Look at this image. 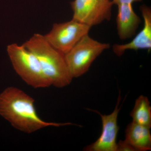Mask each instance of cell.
I'll use <instances>...</instances> for the list:
<instances>
[{"instance_id":"6da1fadb","label":"cell","mask_w":151,"mask_h":151,"mask_svg":"<svg viewBox=\"0 0 151 151\" xmlns=\"http://www.w3.org/2000/svg\"><path fill=\"white\" fill-rule=\"evenodd\" d=\"M33 98L21 89L10 86L0 94V115L17 129L31 134L49 127L73 125L43 121L37 115Z\"/></svg>"},{"instance_id":"7a4b0ae2","label":"cell","mask_w":151,"mask_h":151,"mask_svg":"<svg viewBox=\"0 0 151 151\" xmlns=\"http://www.w3.org/2000/svg\"><path fill=\"white\" fill-rule=\"evenodd\" d=\"M23 45L36 57L51 85L63 88L70 84L73 78L68 67L65 55L52 46L44 35L35 34Z\"/></svg>"},{"instance_id":"3957f363","label":"cell","mask_w":151,"mask_h":151,"mask_svg":"<svg viewBox=\"0 0 151 151\" xmlns=\"http://www.w3.org/2000/svg\"><path fill=\"white\" fill-rule=\"evenodd\" d=\"M7 52L14 69L27 84L34 88L51 86L36 57L23 44L9 45L7 47Z\"/></svg>"},{"instance_id":"277c9868","label":"cell","mask_w":151,"mask_h":151,"mask_svg":"<svg viewBox=\"0 0 151 151\" xmlns=\"http://www.w3.org/2000/svg\"><path fill=\"white\" fill-rule=\"evenodd\" d=\"M110 47L109 43L98 42L88 34L84 36L65 55V61L72 78H78L84 75L94 60Z\"/></svg>"},{"instance_id":"5b68a950","label":"cell","mask_w":151,"mask_h":151,"mask_svg":"<svg viewBox=\"0 0 151 151\" xmlns=\"http://www.w3.org/2000/svg\"><path fill=\"white\" fill-rule=\"evenodd\" d=\"M91 27L72 19L70 21L55 23L44 37L52 46L65 55L89 34Z\"/></svg>"},{"instance_id":"8992f818","label":"cell","mask_w":151,"mask_h":151,"mask_svg":"<svg viewBox=\"0 0 151 151\" xmlns=\"http://www.w3.org/2000/svg\"><path fill=\"white\" fill-rule=\"evenodd\" d=\"M113 4L111 0H74L73 19L92 27L110 19Z\"/></svg>"},{"instance_id":"52a82bcc","label":"cell","mask_w":151,"mask_h":151,"mask_svg":"<svg viewBox=\"0 0 151 151\" xmlns=\"http://www.w3.org/2000/svg\"><path fill=\"white\" fill-rule=\"evenodd\" d=\"M121 100L120 92L117 104L114 111L109 115H102L97 111L92 110L98 113L102 120V131L99 138L94 142L84 149L86 151H116V139L119 130L118 125V117L121 106L119 107Z\"/></svg>"},{"instance_id":"ba28073f","label":"cell","mask_w":151,"mask_h":151,"mask_svg":"<svg viewBox=\"0 0 151 151\" xmlns=\"http://www.w3.org/2000/svg\"><path fill=\"white\" fill-rule=\"evenodd\" d=\"M142 16L144 19V27L134 38L128 43L125 44H115L113 45V51L119 56L124 54L129 50H137L151 49V9L146 5L141 7Z\"/></svg>"},{"instance_id":"9c48e42d","label":"cell","mask_w":151,"mask_h":151,"mask_svg":"<svg viewBox=\"0 0 151 151\" xmlns=\"http://www.w3.org/2000/svg\"><path fill=\"white\" fill-rule=\"evenodd\" d=\"M118 6L116 24L118 35L124 40L134 35L142 20L135 13L132 4H122Z\"/></svg>"},{"instance_id":"30bf717a","label":"cell","mask_w":151,"mask_h":151,"mask_svg":"<svg viewBox=\"0 0 151 151\" xmlns=\"http://www.w3.org/2000/svg\"><path fill=\"white\" fill-rule=\"evenodd\" d=\"M150 128L132 122L125 131V139L136 151L151 150V134Z\"/></svg>"},{"instance_id":"8fae6325","label":"cell","mask_w":151,"mask_h":151,"mask_svg":"<svg viewBox=\"0 0 151 151\" xmlns=\"http://www.w3.org/2000/svg\"><path fill=\"white\" fill-rule=\"evenodd\" d=\"M130 116L132 122L150 129L151 106L147 97L141 95L137 98Z\"/></svg>"},{"instance_id":"7c38bea8","label":"cell","mask_w":151,"mask_h":151,"mask_svg":"<svg viewBox=\"0 0 151 151\" xmlns=\"http://www.w3.org/2000/svg\"><path fill=\"white\" fill-rule=\"evenodd\" d=\"M116 151H136L133 146L127 141L121 140L117 144Z\"/></svg>"},{"instance_id":"4fadbf2b","label":"cell","mask_w":151,"mask_h":151,"mask_svg":"<svg viewBox=\"0 0 151 151\" xmlns=\"http://www.w3.org/2000/svg\"><path fill=\"white\" fill-rule=\"evenodd\" d=\"M142 0H112L113 4L117 6L122 4H132L136 2L141 1Z\"/></svg>"}]
</instances>
